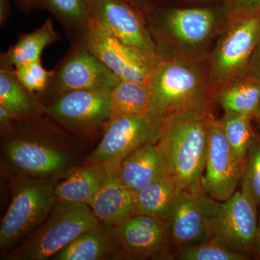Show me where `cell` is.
<instances>
[{
	"instance_id": "cell-1",
	"label": "cell",
	"mask_w": 260,
	"mask_h": 260,
	"mask_svg": "<svg viewBox=\"0 0 260 260\" xmlns=\"http://www.w3.org/2000/svg\"><path fill=\"white\" fill-rule=\"evenodd\" d=\"M212 112L186 110L164 118L158 145L169 174L185 191H203Z\"/></svg>"
},
{
	"instance_id": "cell-2",
	"label": "cell",
	"mask_w": 260,
	"mask_h": 260,
	"mask_svg": "<svg viewBox=\"0 0 260 260\" xmlns=\"http://www.w3.org/2000/svg\"><path fill=\"white\" fill-rule=\"evenodd\" d=\"M152 112L164 118L186 110L211 112L214 92L208 68L193 58L159 55L148 79Z\"/></svg>"
},
{
	"instance_id": "cell-3",
	"label": "cell",
	"mask_w": 260,
	"mask_h": 260,
	"mask_svg": "<svg viewBox=\"0 0 260 260\" xmlns=\"http://www.w3.org/2000/svg\"><path fill=\"white\" fill-rule=\"evenodd\" d=\"M37 119L18 120L3 137L4 164L20 180L58 178L74 168L69 154L37 137Z\"/></svg>"
},
{
	"instance_id": "cell-4",
	"label": "cell",
	"mask_w": 260,
	"mask_h": 260,
	"mask_svg": "<svg viewBox=\"0 0 260 260\" xmlns=\"http://www.w3.org/2000/svg\"><path fill=\"white\" fill-rule=\"evenodd\" d=\"M100 223L90 205L57 200L44 223L20 245L7 253L4 259H51L82 234Z\"/></svg>"
},
{
	"instance_id": "cell-5",
	"label": "cell",
	"mask_w": 260,
	"mask_h": 260,
	"mask_svg": "<svg viewBox=\"0 0 260 260\" xmlns=\"http://www.w3.org/2000/svg\"><path fill=\"white\" fill-rule=\"evenodd\" d=\"M259 43L260 11L232 12L208 66L214 94L246 75L251 56Z\"/></svg>"
},
{
	"instance_id": "cell-6",
	"label": "cell",
	"mask_w": 260,
	"mask_h": 260,
	"mask_svg": "<svg viewBox=\"0 0 260 260\" xmlns=\"http://www.w3.org/2000/svg\"><path fill=\"white\" fill-rule=\"evenodd\" d=\"M58 178L26 179L13 191L0 225V249L11 250L40 226L56 205Z\"/></svg>"
},
{
	"instance_id": "cell-7",
	"label": "cell",
	"mask_w": 260,
	"mask_h": 260,
	"mask_svg": "<svg viewBox=\"0 0 260 260\" xmlns=\"http://www.w3.org/2000/svg\"><path fill=\"white\" fill-rule=\"evenodd\" d=\"M149 30L160 54L168 46L187 52L205 47L213 37L219 25L218 15L209 8L172 9L146 20Z\"/></svg>"
},
{
	"instance_id": "cell-8",
	"label": "cell",
	"mask_w": 260,
	"mask_h": 260,
	"mask_svg": "<svg viewBox=\"0 0 260 260\" xmlns=\"http://www.w3.org/2000/svg\"><path fill=\"white\" fill-rule=\"evenodd\" d=\"M69 51L52 71L47 88L37 93L46 103L75 90H112L120 78L89 51L83 40L71 43Z\"/></svg>"
},
{
	"instance_id": "cell-9",
	"label": "cell",
	"mask_w": 260,
	"mask_h": 260,
	"mask_svg": "<svg viewBox=\"0 0 260 260\" xmlns=\"http://www.w3.org/2000/svg\"><path fill=\"white\" fill-rule=\"evenodd\" d=\"M164 118L150 113L146 115H125L111 119L89 162L119 166L137 149L158 143Z\"/></svg>"
},
{
	"instance_id": "cell-10",
	"label": "cell",
	"mask_w": 260,
	"mask_h": 260,
	"mask_svg": "<svg viewBox=\"0 0 260 260\" xmlns=\"http://www.w3.org/2000/svg\"><path fill=\"white\" fill-rule=\"evenodd\" d=\"M111 90H75L44 104V114L53 122L79 134L106 129L111 120Z\"/></svg>"
},
{
	"instance_id": "cell-11",
	"label": "cell",
	"mask_w": 260,
	"mask_h": 260,
	"mask_svg": "<svg viewBox=\"0 0 260 260\" xmlns=\"http://www.w3.org/2000/svg\"><path fill=\"white\" fill-rule=\"evenodd\" d=\"M83 41L89 51L121 80L148 83L150 68L158 54L149 55L126 46L93 18L85 28Z\"/></svg>"
},
{
	"instance_id": "cell-12",
	"label": "cell",
	"mask_w": 260,
	"mask_h": 260,
	"mask_svg": "<svg viewBox=\"0 0 260 260\" xmlns=\"http://www.w3.org/2000/svg\"><path fill=\"white\" fill-rule=\"evenodd\" d=\"M220 204L204 191H183L167 220L172 249L213 237Z\"/></svg>"
},
{
	"instance_id": "cell-13",
	"label": "cell",
	"mask_w": 260,
	"mask_h": 260,
	"mask_svg": "<svg viewBox=\"0 0 260 260\" xmlns=\"http://www.w3.org/2000/svg\"><path fill=\"white\" fill-rule=\"evenodd\" d=\"M244 164L233 152L220 119L213 115L209 123V144L205 164L203 191L218 202H225L237 191Z\"/></svg>"
},
{
	"instance_id": "cell-14",
	"label": "cell",
	"mask_w": 260,
	"mask_h": 260,
	"mask_svg": "<svg viewBox=\"0 0 260 260\" xmlns=\"http://www.w3.org/2000/svg\"><path fill=\"white\" fill-rule=\"evenodd\" d=\"M90 14L126 46L149 55L157 48L146 20L133 3L124 0H89Z\"/></svg>"
},
{
	"instance_id": "cell-15",
	"label": "cell",
	"mask_w": 260,
	"mask_h": 260,
	"mask_svg": "<svg viewBox=\"0 0 260 260\" xmlns=\"http://www.w3.org/2000/svg\"><path fill=\"white\" fill-rule=\"evenodd\" d=\"M115 227L129 259H174L167 220L138 213Z\"/></svg>"
},
{
	"instance_id": "cell-16",
	"label": "cell",
	"mask_w": 260,
	"mask_h": 260,
	"mask_svg": "<svg viewBox=\"0 0 260 260\" xmlns=\"http://www.w3.org/2000/svg\"><path fill=\"white\" fill-rule=\"evenodd\" d=\"M257 208L242 191H236L220 204L214 236L251 259L254 256L257 232Z\"/></svg>"
},
{
	"instance_id": "cell-17",
	"label": "cell",
	"mask_w": 260,
	"mask_h": 260,
	"mask_svg": "<svg viewBox=\"0 0 260 260\" xmlns=\"http://www.w3.org/2000/svg\"><path fill=\"white\" fill-rule=\"evenodd\" d=\"M54 260L129 259L115 225L101 222L53 256Z\"/></svg>"
},
{
	"instance_id": "cell-18",
	"label": "cell",
	"mask_w": 260,
	"mask_h": 260,
	"mask_svg": "<svg viewBox=\"0 0 260 260\" xmlns=\"http://www.w3.org/2000/svg\"><path fill=\"white\" fill-rule=\"evenodd\" d=\"M118 174L135 196L157 179L170 175L158 143H149L130 153L118 166Z\"/></svg>"
},
{
	"instance_id": "cell-19",
	"label": "cell",
	"mask_w": 260,
	"mask_h": 260,
	"mask_svg": "<svg viewBox=\"0 0 260 260\" xmlns=\"http://www.w3.org/2000/svg\"><path fill=\"white\" fill-rule=\"evenodd\" d=\"M107 167V179L89 205L99 221L117 225L138 214L135 195L121 182L118 166Z\"/></svg>"
},
{
	"instance_id": "cell-20",
	"label": "cell",
	"mask_w": 260,
	"mask_h": 260,
	"mask_svg": "<svg viewBox=\"0 0 260 260\" xmlns=\"http://www.w3.org/2000/svg\"><path fill=\"white\" fill-rule=\"evenodd\" d=\"M19 11L28 14L36 10L49 12L60 24L71 43L83 40L92 18L89 0H13Z\"/></svg>"
},
{
	"instance_id": "cell-21",
	"label": "cell",
	"mask_w": 260,
	"mask_h": 260,
	"mask_svg": "<svg viewBox=\"0 0 260 260\" xmlns=\"http://www.w3.org/2000/svg\"><path fill=\"white\" fill-rule=\"evenodd\" d=\"M109 174L107 166L89 162L84 167H74L66 174L64 180L56 184L58 201L90 205L102 187Z\"/></svg>"
},
{
	"instance_id": "cell-22",
	"label": "cell",
	"mask_w": 260,
	"mask_h": 260,
	"mask_svg": "<svg viewBox=\"0 0 260 260\" xmlns=\"http://www.w3.org/2000/svg\"><path fill=\"white\" fill-rule=\"evenodd\" d=\"M0 106L19 120L42 117L44 104L38 95L19 81L13 68H0Z\"/></svg>"
},
{
	"instance_id": "cell-23",
	"label": "cell",
	"mask_w": 260,
	"mask_h": 260,
	"mask_svg": "<svg viewBox=\"0 0 260 260\" xmlns=\"http://www.w3.org/2000/svg\"><path fill=\"white\" fill-rule=\"evenodd\" d=\"M61 40L51 18L34 31L18 36L17 42L0 55V68H13L17 65L41 59L43 51Z\"/></svg>"
},
{
	"instance_id": "cell-24",
	"label": "cell",
	"mask_w": 260,
	"mask_h": 260,
	"mask_svg": "<svg viewBox=\"0 0 260 260\" xmlns=\"http://www.w3.org/2000/svg\"><path fill=\"white\" fill-rule=\"evenodd\" d=\"M184 191L175 178L164 176L135 195L137 213L167 220Z\"/></svg>"
},
{
	"instance_id": "cell-25",
	"label": "cell",
	"mask_w": 260,
	"mask_h": 260,
	"mask_svg": "<svg viewBox=\"0 0 260 260\" xmlns=\"http://www.w3.org/2000/svg\"><path fill=\"white\" fill-rule=\"evenodd\" d=\"M225 112H234L254 119L260 104V84L245 75L214 94Z\"/></svg>"
},
{
	"instance_id": "cell-26",
	"label": "cell",
	"mask_w": 260,
	"mask_h": 260,
	"mask_svg": "<svg viewBox=\"0 0 260 260\" xmlns=\"http://www.w3.org/2000/svg\"><path fill=\"white\" fill-rule=\"evenodd\" d=\"M111 119L125 115L152 113L148 83L121 80L110 91Z\"/></svg>"
},
{
	"instance_id": "cell-27",
	"label": "cell",
	"mask_w": 260,
	"mask_h": 260,
	"mask_svg": "<svg viewBox=\"0 0 260 260\" xmlns=\"http://www.w3.org/2000/svg\"><path fill=\"white\" fill-rule=\"evenodd\" d=\"M252 118L234 112H225L220 119L228 143L239 161L244 164L248 149L254 139Z\"/></svg>"
},
{
	"instance_id": "cell-28",
	"label": "cell",
	"mask_w": 260,
	"mask_h": 260,
	"mask_svg": "<svg viewBox=\"0 0 260 260\" xmlns=\"http://www.w3.org/2000/svg\"><path fill=\"white\" fill-rule=\"evenodd\" d=\"M174 259L181 260H247L250 258L234 250L218 237L176 249Z\"/></svg>"
},
{
	"instance_id": "cell-29",
	"label": "cell",
	"mask_w": 260,
	"mask_h": 260,
	"mask_svg": "<svg viewBox=\"0 0 260 260\" xmlns=\"http://www.w3.org/2000/svg\"><path fill=\"white\" fill-rule=\"evenodd\" d=\"M241 191L260 207V135L255 133L248 149L240 181Z\"/></svg>"
},
{
	"instance_id": "cell-30",
	"label": "cell",
	"mask_w": 260,
	"mask_h": 260,
	"mask_svg": "<svg viewBox=\"0 0 260 260\" xmlns=\"http://www.w3.org/2000/svg\"><path fill=\"white\" fill-rule=\"evenodd\" d=\"M15 74L24 86L30 91L40 93L47 88L52 71H48L42 66L41 59L17 65Z\"/></svg>"
},
{
	"instance_id": "cell-31",
	"label": "cell",
	"mask_w": 260,
	"mask_h": 260,
	"mask_svg": "<svg viewBox=\"0 0 260 260\" xmlns=\"http://www.w3.org/2000/svg\"><path fill=\"white\" fill-rule=\"evenodd\" d=\"M232 12L260 11V0H228Z\"/></svg>"
},
{
	"instance_id": "cell-32",
	"label": "cell",
	"mask_w": 260,
	"mask_h": 260,
	"mask_svg": "<svg viewBox=\"0 0 260 260\" xmlns=\"http://www.w3.org/2000/svg\"><path fill=\"white\" fill-rule=\"evenodd\" d=\"M246 75L260 84V43L253 53Z\"/></svg>"
},
{
	"instance_id": "cell-33",
	"label": "cell",
	"mask_w": 260,
	"mask_h": 260,
	"mask_svg": "<svg viewBox=\"0 0 260 260\" xmlns=\"http://www.w3.org/2000/svg\"><path fill=\"white\" fill-rule=\"evenodd\" d=\"M11 14L10 0H0V26L3 28L8 20Z\"/></svg>"
},
{
	"instance_id": "cell-34",
	"label": "cell",
	"mask_w": 260,
	"mask_h": 260,
	"mask_svg": "<svg viewBox=\"0 0 260 260\" xmlns=\"http://www.w3.org/2000/svg\"><path fill=\"white\" fill-rule=\"evenodd\" d=\"M254 256L256 259H260V210L258 215L257 232H256L255 244H254Z\"/></svg>"
},
{
	"instance_id": "cell-35",
	"label": "cell",
	"mask_w": 260,
	"mask_h": 260,
	"mask_svg": "<svg viewBox=\"0 0 260 260\" xmlns=\"http://www.w3.org/2000/svg\"><path fill=\"white\" fill-rule=\"evenodd\" d=\"M254 119H255L256 121H259L260 123V104L259 108H258L257 111H256L255 115L254 116Z\"/></svg>"
},
{
	"instance_id": "cell-36",
	"label": "cell",
	"mask_w": 260,
	"mask_h": 260,
	"mask_svg": "<svg viewBox=\"0 0 260 260\" xmlns=\"http://www.w3.org/2000/svg\"><path fill=\"white\" fill-rule=\"evenodd\" d=\"M124 1L128 2V3H133V4H134V3H133V0H124Z\"/></svg>"
}]
</instances>
